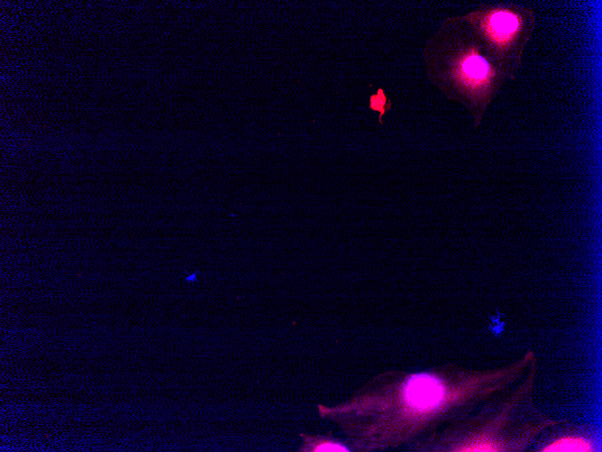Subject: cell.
Returning a JSON list of instances; mask_svg holds the SVG:
<instances>
[{
    "label": "cell",
    "instance_id": "5b68a950",
    "mask_svg": "<svg viewBox=\"0 0 602 452\" xmlns=\"http://www.w3.org/2000/svg\"><path fill=\"white\" fill-rule=\"evenodd\" d=\"M594 430L588 425L558 419L544 430L533 445L537 452H595L599 451Z\"/></svg>",
    "mask_w": 602,
    "mask_h": 452
},
{
    "label": "cell",
    "instance_id": "8992f818",
    "mask_svg": "<svg viewBox=\"0 0 602 452\" xmlns=\"http://www.w3.org/2000/svg\"><path fill=\"white\" fill-rule=\"evenodd\" d=\"M302 445L298 448L301 452H349L352 450L348 441L334 437L332 431L325 435H310L300 433Z\"/></svg>",
    "mask_w": 602,
    "mask_h": 452
},
{
    "label": "cell",
    "instance_id": "3957f363",
    "mask_svg": "<svg viewBox=\"0 0 602 452\" xmlns=\"http://www.w3.org/2000/svg\"><path fill=\"white\" fill-rule=\"evenodd\" d=\"M466 29L464 38L458 39L446 54L442 76L454 91L453 97L469 108L478 126L507 76L467 22Z\"/></svg>",
    "mask_w": 602,
    "mask_h": 452
},
{
    "label": "cell",
    "instance_id": "277c9868",
    "mask_svg": "<svg viewBox=\"0 0 602 452\" xmlns=\"http://www.w3.org/2000/svg\"><path fill=\"white\" fill-rule=\"evenodd\" d=\"M462 17L507 78L514 79L534 28L533 11L514 4L484 5Z\"/></svg>",
    "mask_w": 602,
    "mask_h": 452
},
{
    "label": "cell",
    "instance_id": "7a4b0ae2",
    "mask_svg": "<svg viewBox=\"0 0 602 452\" xmlns=\"http://www.w3.org/2000/svg\"><path fill=\"white\" fill-rule=\"evenodd\" d=\"M538 361L513 385L465 418L414 444L421 452H523L557 422L535 402Z\"/></svg>",
    "mask_w": 602,
    "mask_h": 452
},
{
    "label": "cell",
    "instance_id": "52a82bcc",
    "mask_svg": "<svg viewBox=\"0 0 602 452\" xmlns=\"http://www.w3.org/2000/svg\"><path fill=\"white\" fill-rule=\"evenodd\" d=\"M369 107L373 111L379 112V121L382 124L381 118L383 115L391 107L390 100L388 99L382 88H379L376 95L370 96Z\"/></svg>",
    "mask_w": 602,
    "mask_h": 452
},
{
    "label": "cell",
    "instance_id": "6da1fadb",
    "mask_svg": "<svg viewBox=\"0 0 602 452\" xmlns=\"http://www.w3.org/2000/svg\"><path fill=\"white\" fill-rule=\"evenodd\" d=\"M538 361L527 349L506 364L474 368L442 364L381 372L333 406L318 405L352 450L406 447L433 435L517 382Z\"/></svg>",
    "mask_w": 602,
    "mask_h": 452
}]
</instances>
